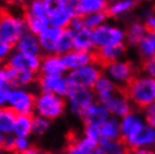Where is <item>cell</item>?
<instances>
[{
	"instance_id": "cell-41",
	"label": "cell",
	"mask_w": 155,
	"mask_h": 154,
	"mask_svg": "<svg viewBox=\"0 0 155 154\" xmlns=\"http://www.w3.org/2000/svg\"><path fill=\"white\" fill-rule=\"evenodd\" d=\"M142 114H143L146 124L155 129V102L150 105L148 107L144 108L142 110Z\"/></svg>"
},
{
	"instance_id": "cell-37",
	"label": "cell",
	"mask_w": 155,
	"mask_h": 154,
	"mask_svg": "<svg viewBox=\"0 0 155 154\" xmlns=\"http://www.w3.org/2000/svg\"><path fill=\"white\" fill-rule=\"evenodd\" d=\"M52 127V122L45 117L38 115H33V135L37 137H42L48 133Z\"/></svg>"
},
{
	"instance_id": "cell-21",
	"label": "cell",
	"mask_w": 155,
	"mask_h": 154,
	"mask_svg": "<svg viewBox=\"0 0 155 154\" xmlns=\"http://www.w3.org/2000/svg\"><path fill=\"white\" fill-rule=\"evenodd\" d=\"M138 0H111L109 1L106 12L109 18H119L133 12Z\"/></svg>"
},
{
	"instance_id": "cell-20",
	"label": "cell",
	"mask_w": 155,
	"mask_h": 154,
	"mask_svg": "<svg viewBox=\"0 0 155 154\" xmlns=\"http://www.w3.org/2000/svg\"><path fill=\"white\" fill-rule=\"evenodd\" d=\"M98 144L99 142L82 135L71 142L65 154H97Z\"/></svg>"
},
{
	"instance_id": "cell-48",
	"label": "cell",
	"mask_w": 155,
	"mask_h": 154,
	"mask_svg": "<svg viewBox=\"0 0 155 154\" xmlns=\"http://www.w3.org/2000/svg\"><path fill=\"white\" fill-rule=\"evenodd\" d=\"M9 85L8 82V72H7V66L1 65L0 66V89L5 88Z\"/></svg>"
},
{
	"instance_id": "cell-46",
	"label": "cell",
	"mask_w": 155,
	"mask_h": 154,
	"mask_svg": "<svg viewBox=\"0 0 155 154\" xmlns=\"http://www.w3.org/2000/svg\"><path fill=\"white\" fill-rule=\"evenodd\" d=\"M10 91H12V87L10 85H7L5 88L0 89V108L8 106L9 97H10Z\"/></svg>"
},
{
	"instance_id": "cell-6",
	"label": "cell",
	"mask_w": 155,
	"mask_h": 154,
	"mask_svg": "<svg viewBox=\"0 0 155 154\" xmlns=\"http://www.w3.org/2000/svg\"><path fill=\"white\" fill-rule=\"evenodd\" d=\"M65 100L69 112L73 116L82 119L87 110L97 101V98L92 89L71 88L66 95Z\"/></svg>"
},
{
	"instance_id": "cell-18",
	"label": "cell",
	"mask_w": 155,
	"mask_h": 154,
	"mask_svg": "<svg viewBox=\"0 0 155 154\" xmlns=\"http://www.w3.org/2000/svg\"><path fill=\"white\" fill-rule=\"evenodd\" d=\"M14 50L23 52V53L33 54V55H39V56L43 55L38 36L31 33L29 31H26L20 36L14 46Z\"/></svg>"
},
{
	"instance_id": "cell-19",
	"label": "cell",
	"mask_w": 155,
	"mask_h": 154,
	"mask_svg": "<svg viewBox=\"0 0 155 154\" xmlns=\"http://www.w3.org/2000/svg\"><path fill=\"white\" fill-rule=\"evenodd\" d=\"M125 144L130 151L135 150V149H140V147L155 149V129L146 124L145 127L138 134Z\"/></svg>"
},
{
	"instance_id": "cell-2",
	"label": "cell",
	"mask_w": 155,
	"mask_h": 154,
	"mask_svg": "<svg viewBox=\"0 0 155 154\" xmlns=\"http://www.w3.org/2000/svg\"><path fill=\"white\" fill-rule=\"evenodd\" d=\"M68 109L65 98L55 93L39 91L35 97L34 114L45 117L51 122L61 118Z\"/></svg>"
},
{
	"instance_id": "cell-12",
	"label": "cell",
	"mask_w": 155,
	"mask_h": 154,
	"mask_svg": "<svg viewBox=\"0 0 155 154\" xmlns=\"http://www.w3.org/2000/svg\"><path fill=\"white\" fill-rule=\"evenodd\" d=\"M102 104L108 109L110 116H114L119 119L132 112L133 109H135L126 92L121 89H118L113 96L102 101Z\"/></svg>"
},
{
	"instance_id": "cell-36",
	"label": "cell",
	"mask_w": 155,
	"mask_h": 154,
	"mask_svg": "<svg viewBox=\"0 0 155 154\" xmlns=\"http://www.w3.org/2000/svg\"><path fill=\"white\" fill-rule=\"evenodd\" d=\"M108 15L106 12H94V14H90V15H85L82 17L83 19V25H84L85 28L88 29H96L99 26L104 25L105 23H107L108 20Z\"/></svg>"
},
{
	"instance_id": "cell-44",
	"label": "cell",
	"mask_w": 155,
	"mask_h": 154,
	"mask_svg": "<svg viewBox=\"0 0 155 154\" xmlns=\"http://www.w3.org/2000/svg\"><path fill=\"white\" fill-rule=\"evenodd\" d=\"M144 24L147 28V31L155 32V12L148 10L144 14Z\"/></svg>"
},
{
	"instance_id": "cell-11",
	"label": "cell",
	"mask_w": 155,
	"mask_h": 154,
	"mask_svg": "<svg viewBox=\"0 0 155 154\" xmlns=\"http://www.w3.org/2000/svg\"><path fill=\"white\" fill-rule=\"evenodd\" d=\"M41 62H42V56L39 55H33V54L23 53V52L14 50L9 55V58L7 59L5 65L12 69L27 70L38 74Z\"/></svg>"
},
{
	"instance_id": "cell-14",
	"label": "cell",
	"mask_w": 155,
	"mask_h": 154,
	"mask_svg": "<svg viewBox=\"0 0 155 154\" xmlns=\"http://www.w3.org/2000/svg\"><path fill=\"white\" fill-rule=\"evenodd\" d=\"M8 82L12 88H31V85L37 82L38 74L27 71V70H18L8 68Z\"/></svg>"
},
{
	"instance_id": "cell-32",
	"label": "cell",
	"mask_w": 155,
	"mask_h": 154,
	"mask_svg": "<svg viewBox=\"0 0 155 154\" xmlns=\"http://www.w3.org/2000/svg\"><path fill=\"white\" fill-rule=\"evenodd\" d=\"M17 114L10 107L0 108V133L4 135L12 134Z\"/></svg>"
},
{
	"instance_id": "cell-13",
	"label": "cell",
	"mask_w": 155,
	"mask_h": 154,
	"mask_svg": "<svg viewBox=\"0 0 155 154\" xmlns=\"http://www.w3.org/2000/svg\"><path fill=\"white\" fill-rule=\"evenodd\" d=\"M126 52H127V45L126 43H124V44L109 45L98 49L94 51V55H96V61L104 66L111 62L123 60L126 55Z\"/></svg>"
},
{
	"instance_id": "cell-5",
	"label": "cell",
	"mask_w": 155,
	"mask_h": 154,
	"mask_svg": "<svg viewBox=\"0 0 155 154\" xmlns=\"http://www.w3.org/2000/svg\"><path fill=\"white\" fill-rule=\"evenodd\" d=\"M102 69L104 74L113 81L117 85V88L121 90H124L137 74V70L134 63L125 59L108 63L102 66Z\"/></svg>"
},
{
	"instance_id": "cell-54",
	"label": "cell",
	"mask_w": 155,
	"mask_h": 154,
	"mask_svg": "<svg viewBox=\"0 0 155 154\" xmlns=\"http://www.w3.org/2000/svg\"><path fill=\"white\" fill-rule=\"evenodd\" d=\"M2 151H4V149H2V146H1V143H0V154H1Z\"/></svg>"
},
{
	"instance_id": "cell-52",
	"label": "cell",
	"mask_w": 155,
	"mask_h": 154,
	"mask_svg": "<svg viewBox=\"0 0 155 154\" xmlns=\"http://www.w3.org/2000/svg\"><path fill=\"white\" fill-rule=\"evenodd\" d=\"M63 1H64V4H65L66 7H70V8L75 9V7L78 6V4H79L80 0H63Z\"/></svg>"
},
{
	"instance_id": "cell-35",
	"label": "cell",
	"mask_w": 155,
	"mask_h": 154,
	"mask_svg": "<svg viewBox=\"0 0 155 154\" xmlns=\"http://www.w3.org/2000/svg\"><path fill=\"white\" fill-rule=\"evenodd\" d=\"M24 16H33V17H44L47 16L43 0H27L24 5Z\"/></svg>"
},
{
	"instance_id": "cell-45",
	"label": "cell",
	"mask_w": 155,
	"mask_h": 154,
	"mask_svg": "<svg viewBox=\"0 0 155 154\" xmlns=\"http://www.w3.org/2000/svg\"><path fill=\"white\" fill-rule=\"evenodd\" d=\"M1 146L4 151H14L15 150V136L12 134L5 135L2 141H1Z\"/></svg>"
},
{
	"instance_id": "cell-34",
	"label": "cell",
	"mask_w": 155,
	"mask_h": 154,
	"mask_svg": "<svg viewBox=\"0 0 155 154\" xmlns=\"http://www.w3.org/2000/svg\"><path fill=\"white\" fill-rule=\"evenodd\" d=\"M73 50V33L70 29H64L58 39L56 49H55V54L58 55H65Z\"/></svg>"
},
{
	"instance_id": "cell-26",
	"label": "cell",
	"mask_w": 155,
	"mask_h": 154,
	"mask_svg": "<svg viewBox=\"0 0 155 154\" xmlns=\"http://www.w3.org/2000/svg\"><path fill=\"white\" fill-rule=\"evenodd\" d=\"M125 32H126V45L136 47L140 39L143 38L144 35L146 34L147 28L145 26L144 22L133 20L125 28Z\"/></svg>"
},
{
	"instance_id": "cell-30",
	"label": "cell",
	"mask_w": 155,
	"mask_h": 154,
	"mask_svg": "<svg viewBox=\"0 0 155 154\" xmlns=\"http://www.w3.org/2000/svg\"><path fill=\"white\" fill-rule=\"evenodd\" d=\"M12 135L16 137H31L33 135V115H17Z\"/></svg>"
},
{
	"instance_id": "cell-22",
	"label": "cell",
	"mask_w": 155,
	"mask_h": 154,
	"mask_svg": "<svg viewBox=\"0 0 155 154\" xmlns=\"http://www.w3.org/2000/svg\"><path fill=\"white\" fill-rule=\"evenodd\" d=\"M109 117H110V114L105 105L100 101H96L87 110L84 116L82 117V120H83V124H94V125L100 126Z\"/></svg>"
},
{
	"instance_id": "cell-40",
	"label": "cell",
	"mask_w": 155,
	"mask_h": 154,
	"mask_svg": "<svg viewBox=\"0 0 155 154\" xmlns=\"http://www.w3.org/2000/svg\"><path fill=\"white\" fill-rule=\"evenodd\" d=\"M12 51H14L12 45L8 44L0 38V66L2 64H6V61L9 58V55L12 54Z\"/></svg>"
},
{
	"instance_id": "cell-31",
	"label": "cell",
	"mask_w": 155,
	"mask_h": 154,
	"mask_svg": "<svg viewBox=\"0 0 155 154\" xmlns=\"http://www.w3.org/2000/svg\"><path fill=\"white\" fill-rule=\"evenodd\" d=\"M97 154H130V150L121 139L100 141L97 147Z\"/></svg>"
},
{
	"instance_id": "cell-38",
	"label": "cell",
	"mask_w": 155,
	"mask_h": 154,
	"mask_svg": "<svg viewBox=\"0 0 155 154\" xmlns=\"http://www.w3.org/2000/svg\"><path fill=\"white\" fill-rule=\"evenodd\" d=\"M43 4H44V7H45L48 17L66 7L63 0H43Z\"/></svg>"
},
{
	"instance_id": "cell-25",
	"label": "cell",
	"mask_w": 155,
	"mask_h": 154,
	"mask_svg": "<svg viewBox=\"0 0 155 154\" xmlns=\"http://www.w3.org/2000/svg\"><path fill=\"white\" fill-rule=\"evenodd\" d=\"M93 32L83 27L77 33H73V50L87 51V52H94V44H93Z\"/></svg>"
},
{
	"instance_id": "cell-10",
	"label": "cell",
	"mask_w": 155,
	"mask_h": 154,
	"mask_svg": "<svg viewBox=\"0 0 155 154\" xmlns=\"http://www.w3.org/2000/svg\"><path fill=\"white\" fill-rule=\"evenodd\" d=\"M37 87L42 92L55 93L65 98L71 89V85L66 79V74L62 75H45L39 74L37 78Z\"/></svg>"
},
{
	"instance_id": "cell-8",
	"label": "cell",
	"mask_w": 155,
	"mask_h": 154,
	"mask_svg": "<svg viewBox=\"0 0 155 154\" xmlns=\"http://www.w3.org/2000/svg\"><path fill=\"white\" fill-rule=\"evenodd\" d=\"M36 95L29 88H12L8 107L17 115H34Z\"/></svg>"
},
{
	"instance_id": "cell-24",
	"label": "cell",
	"mask_w": 155,
	"mask_h": 154,
	"mask_svg": "<svg viewBox=\"0 0 155 154\" xmlns=\"http://www.w3.org/2000/svg\"><path fill=\"white\" fill-rule=\"evenodd\" d=\"M100 141H117L121 139L120 135V120L114 116H110L108 119L99 126Z\"/></svg>"
},
{
	"instance_id": "cell-28",
	"label": "cell",
	"mask_w": 155,
	"mask_h": 154,
	"mask_svg": "<svg viewBox=\"0 0 155 154\" xmlns=\"http://www.w3.org/2000/svg\"><path fill=\"white\" fill-rule=\"evenodd\" d=\"M136 50L142 61L155 56V32H146V34L137 44Z\"/></svg>"
},
{
	"instance_id": "cell-7",
	"label": "cell",
	"mask_w": 155,
	"mask_h": 154,
	"mask_svg": "<svg viewBox=\"0 0 155 154\" xmlns=\"http://www.w3.org/2000/svg\"><path fill=\"white\" fill-rule=\"evenodd\" d=\"M93 44L94 49L117 45L126 43V32L123 27L115 24L105 23L98 28L93 29Z\"/></svg>"
},
{
	"instance_id": "cell-50",
	"label": "cell",
	"mask_w": 155,
	"mask_h": 154,
	"mask_svg": "<svg viewBox=\"0 0 155 154\" xmlns=\"http://www.w3.org/2000/svg\"><path fill=\"white\" fill-rule=\"evenodd\" d=\"M130 154H155V149L151 147H140L130 151Z\"/></svg>"
},
{
	"instance_id": "cell-9",
	"label": "cell",
	"mask_w": 155,
	"mask_h": 154,
	"mask_svg": "<svg viewBox=\"0 0 155 154\" xmlns=\"http://www.w3.org/2000/svg\"><path fill=\"white\" fill-rule=\"evenodd\" d=\"M120 135L124 143L132 139L138 134L146 125L142 110L133 109L130 112L120 118Z\"/></svg>"
},
{
	"instance_id": "cell-23",
	"label": "cell",
	"mask_w": 155,
	"mask_h": 154,
	"mask_svg": "<svg viewBox=\"0 0 155 154\" xmlns=\"http://www.w3.org/2000/svg\"><path fill=\"white\" fill-rule=\"evenodd\" d=\"M117 90H118L117 85L104 73L101 74L100 78L96 81V83L92 87V91L97 98V101H100V102L106 100L110 96H113Z\"/></svg>"
},
{
	"instance_id": "cell-42",
	"label": "cell",
	"mask_w": 155,
	"mask_h": 154,
	"mask_svg": "<svg viewBox=\"0 0 155 154\" xmlns=\"http://www.w3.org/2000/svg\"><path fill=\"white\" fill-rule=\"evenodd\" d=\"M142 73L155 79V56L142 62Z\"/></svg>"
},
{
	"instance_id": "cell-27",
	"label": "cell",
	"mask_w": 155,
	"mask_h": 154,
	"mask_svg": "<svg viewBox=\"0 0 155 154\" xmlns=\"http://www.w3.org/2000/svg\"><path fill=\"white\" fill-rule=\"evenodd\" d=\"M109 0H80L75 7V12L80 17L94 12H106Z\"/></svg>"
},
{
	"instance_id": "cell-15",
	"label": "cell",
	"mask_w": 155,
	"mask_h": 154,
	"mask_svg": "<svg viewBox=\"0 0 155 154\" xmlns=\"http://www.w3.org/2000/svg\"><path fill=\"white\" fill-rule=\"evenodd\" d=\"M62 58L68 72L72 71V70L79 69V68H82V66L96 61L94 52L78 50H72L71 52L66 53L65 55H63Z\"/></svg>"
},
{
	"instance_id": "cell-49",
	"label": "cell",
	"mask_w": 155,
	"mask_h": 154,
	"mask_svg": "<svg viewBox=\"0 0 155 154\" xmlns=\"http://www.w3.org/2000/svg\"><path fill=\"white\" fill-rule=\"evenodd\" d=\"M27 0H0L1 4L6 6H12V7H24V5L26 4Z\"/></svg>"
},
{
	"instance_id": "cell-43",
	"label": "cell",
	"mask_w": 155,
	"mask_h": 154,
	"mask_svg": "<svg viewBox=\"0 0 155 154\" xmlns=\"http://www.w3.org/2000/svg\"><path fill=\"white\" fill-rule=\"evenodd\" d=\"M31 146V143L29 137H16L15 136V152L23 153Z\"/></svg>"
},
{
	"instance_id": "cell-1",
	"label": "cell",
	"mask_w": 155,
	"mask_h": 154,
	"mask_svg": "<svg viewBox=\"0 0 155 154\" xmlns=\"http://www.w3.org/2000/svg\"><path fill=\"white\" fill-rule=\"evenodd\" d=\"M124 91L132 101L134 108L143 110L155 102V79L144 73H137Z\"/></svg>"
},
{
	"instance_id": "cell-29",
	"label": "cell",
	"mask_w": 155,
	"mask_h": 154,
	"mask_svg": "<svg viewBox=\"0 0 155 154\" xmlns=\"http://www.w3.org/2000/svg\"><path fill=\"white\" fill-rule=\"evenodd\" d=\"M75 16H78L77 12H75V9L70 7H65L63 8L62 10H60L58 12L48 17L50 18V25L52 27L66 29Z\"/></svg>"
},
{
	"instance_id": "cell-33",
	"label": "cell",
	"mask_w": 155,
	"mask_h": 154,
	"mask_svg": "<svg viewBox=\"0 0 155 154\" xmlns=\"http://www.w3.org/2000/svg\"><path fill=\"white\" fill-rule=\"evenodd\" d=\"M24 16V15H23ZM24 19L26 23V28L31 33L38 36L42 34L46 28L51 26L50 25V18L48 16L44 17H33V16H24Z\"/></svg>"
},
{
	"instance_id": "cell-16",
	"label": "cell",
	"mask_w": 155,
	"mask_h": 154,
	"mask_svg": "<svg viewBox=\"0 0 155 154\" xmlns=\"http://www.w3.org/2000/svg\"><path fill=\"white\" fill-rule=\"evenodd\" d=\"M66 68L64 65L62 55L58 54H46L42 56L41 68L38 74L45 75H62L66 74Z\"/></svg>"
},
{
	"instance_id": "cell-39",
	"label": "cell",
	"mask_w": 155,
	"mask_h": 154,
	"mask_svg": "<svg viewBox=\"0 0 155 154\" xmlns=\"http://www.w3.org/2000/svg\"><path fill=\"white\" fill-rule=\"evenodd\" d=\"M84 136L89 139L100 142V132H99V126L94 124H84L83 125V134Z\"/></svg>"
},
{
	"instance_id": "cell-53",
	"label": "cell",
	"mask_w": 155,
	"mask_h": 154,
	"mask_svg": "<svg viewBox=\"0 0 155 154\" xmlns=\"http://www.w3.org/2000/svg\"><path fill=\"white\" fill-rule=\"evenodd\" d=\"M2 139H4V135L0 133V143H1V141H2Z\"/></svg>"
},
{
	"instance_id": "cell-3",
	"label": "cell",
	"mask_w": 155,
	"mask_h": 154,
	"mask_svg": "<svg viewBox=\"0 0 155 154\" xmlns=\"http://www.w3.org/2000/svg\"><path fill=\"white\" fill-rule=\"evenodd\" d=\"M27 31L24 16L15 15L0 8V38L15 46L17 41Z\"/></svg>"
},
{
	"instance_id": "cell-51",
	"label": "cell",
	"mask_w": 155,
	"mask_h": 154,
	"mask_svg": "<svg viewBox=\"0 0 155 154\" xmlns=\"http://www.w3.org/2000/svg\"><path fill=\"white\" fill-rule=\"evenodd\" d=\"M20 154H44L42 152V151H39L38 149H36V147L34 146H31L28 150H26L25 152H23V153H20Z\"/></svg>"
},
{
	"instance_id": "cell-17",
	"label": "cell",
	"mask_w": 155,
	"mask_h": 154,
	"mask_svg": "<svg viewBox=\"0 0 155 154\" xmlns=\"http://www.w3.org/2000/svg\"><path fill=\"white\" fill-rule=\"evenodd\" d=\"M64 29L56 28V27L50 26L43 32L42 34L38 35L39 45L42 49V52L44 55L46 54H55V49L58 45V42Z\"/></svg>"
},
{
	"instance_id": "cell-55",
	"label": "cell",
	"mask_w": 155,
	"mask_h": 154,
	"mask_svg": "<svg viewBox=\"0 0 155 154\" xmlns=\"http://www.w3.org/2000/svg\"><path fill=\"white\" fill-rule=\"evenodd\" d=\"M109 1H111V0H109Z\"/></svg>"
},
{
	"instance_id": "cell-47",
	"label": "cell",
	"mask_w": 155,
	"mask_h": 154,
	"mask_svg": "<svg viewBox=\"0 0 155 154\" xmlns=\"http://www.w3.org/2000/svg\"><path fill=\"white\" fill-rule=\"evenodd\" d=\"M84 27V25H83V19H82V17H80V16H75L73 19H72V22L70 23V25H69V27H68V29H70L72 33H77V32H79L80 29H82Z\"/></svg>"
},
{
	"instance_id": "cell-4",
	"label": "cell",
	"mask_w": 155,
	"mask_h": 154,
	"mask_svg": "<svg viewBox=\"0 0 155 154\" xmlns=\"http://www.w3.org/2000/svg\"><path fill=\"white\" fill-rule=\"evenodd\" d=\"M104 73V69L99 62L94 61L79 69L69 71L66 73V79L71 88L92 89L96 81Z\"/></svg>"
}]
</instances>
